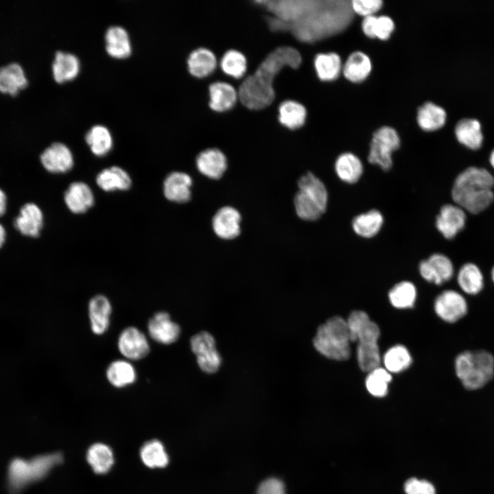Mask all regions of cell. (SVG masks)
<instances>
[{"label": "cell", "mask_w": 494, "mask_h": 494, "mask_svg": "<svg viewBox=\"0 0 494 494\" xmlns=\"http://www.w3.org/2000/svg\"><path fill=\"white\" fill-rule=\"evenodd\" d=\"M335 169L342 181L352 184L356 183L363 173V165L360 158L351 152L340 154L336 159Z\"/></svg>", "instance_id": "obj_34"}, {"label": "cell", "mask_w": 494, "mask_h": 494, "mask_svg": "<svg viewBox=\"0 0 494 494\" xmlns=\"http://www.w3.org/2000/svg\"><path fill=\"white\" fill-rule=\"evenodd\" d=\"M314 65L318 78L322 81L336 79L341 70V60L335 53L318 54L314 60Z\"/></svg>", "instance_id": "obj_40"}, {"label": "cell", "mask_w": 494, "mask_h": 494, "mask_svg": "<svg viewBox=\"0 0 494 494\" xmlns=\"http://www.w3.org/2000/svg\"><path fill=\"white\" fill-rule=\"evenodd\" d=\"M112 306L104 295L93 296L89 303V316L92 331L96 335L104 333L110 325Z\"/></svg>", "instance_id": "obj_25"}, {"label": "cell", "mask_w": 494, "mask_h": 494, "mask_svg": "<svg viewBox=\"0 0 494 494\" xmlns=\"http://www.w3.org/2000/svg\"><path fill=\"white\" fill-rule=\"evenodd\" d=\"M491 274L492 281H493V282L494 283V266L493 267V268H492V270H491Z\"/></svg>", "instance_id": "obj_55"}, {"label": "cell", "mask_w": 494, "mask_h": 494, "mask_svg": "<svg viewBox=\"0 0 494 494\" xmlns=\"http://www.w3.org/2000/svg\"><path fill=\"white\" fill-rule=\"evenodd\" d=\"M406 494H436L434 486L428 481L412 478L404 484Z\"/></svg>", "instance_id": "obj_48"}, {"label": "cell", "mask_w": 494, "mask_h": 494, "mask_svg": "<svg viewBox=\"0 0 494 494\" xmlns=\"http://www.w3.org/2000/svg\"><path fill=\"white\" fill-rule=\"evenodd\" d=\"M399 145L400 139L396 130L388 126L381 127L373 134L368 160L387 171L392 165V153Z\"/></svg>", "instance_id": "obj_7"}, {"label": "cell", "mask_w": 494, "mask_h": 494, "mask_svg": "<svg viewBox=\"0 0 494 494\" xmlns=\"http://www.w3.org/2000/svg\"><path fill=\"white\" fill-rule=\"evenodd\" d=\"M148 329L150 336L154 341L170 344L175 342L180 334V328L172 321L165 311L156 312L148 321Z\"/></svg>", "instance_id": "obj_18"}, {"label": "cell", "mask_w": 494, "mask_h": 494, "mask_svg": "<svg viewBox=\"0 0 494 494\" xmlns=\"http://www.w3.org/2000/svg\"><path fill=\"white\" fill-rule=\"evenodd\" d=\"M419 272L426 281L441 285L452 278L454 269L451 261L447 256L435 253L420 263Z\"/></svg>", "instance_id": "obj_14"}, {"label": "cell", "mask_w": 494, "mask_h": 494, "mask_svg": "<svg viewBox=\"0 0 494 494\" xmlns=\"http://www.w3.org/2000/svg\"><path fill=\"white\" fill-rule=\"evenodd\" d=\"M106 377L112 386L120 388L132 384L136 381L137 373L131 363L118 360L109 364Z\"/></svg>", "instance_id": "obj_35"}, {"label": "cell", "mask_w": 494, "mask_h": 494, "mask_svg": "<svg viewBox=\"0 0 494 494\" xmlns=\"http://www.w3.org/2000/svg\"><path fill=\"white\" fill-rule=\"evenodd\" d=\"M350 342L346 321L340 316L330 318L322 324L313 340L317 351L327 358L338 361L350 357Z\"/></svg>", "instance_id": "obj_5"}, {"label": "cell", "mask_w": 494, "mask_h": 494, "mask_svg": "<svg viewBox=\"0 0 494 494\" xmlns=\"http://www.w3.org/2000/svg\"><path fill=\"white\" fill-rule=\"evenodd\" d=\"M218 67L226 76L239 80L247 73L248 62L246 56L236 49H228L218 60Z\"/></svg>", "instance_id": "obj_32"}, {"label": "cell", "mask_w": 494, "mask_h": 494, "mask_svg": "<svg viewBox=\"0 0 494 494\" xmlns=\"http://www.w3.org/2000/svg\"><path fill=\"white\" fill-rule=\"evenodd\" d=\"M465 211L457 204L443 205L436 219V226L443 236L453 239L465 226Z\"/></svg>", "instance_id": "obj_16"}, {"label": "cell", "mask_w": 494, "mask_h": 494, "mask_svg": "<svg viewBox=\"0 0 494 494\" xmlns=\"http://www.w3.org/2000/svg\"><path fill=\"white\" fill-rule=\"evenodd\" d=\"M384 364L389 373H399L408 368L412 363L408 350L403 345L390 348L384 355Z\"/></svg>", "instance_id": "obj_43"}, {"label": "cell", "mask_w": 494, "mask_h": 494, "mask_svg": "<svg viewBox=\"0 0 494 494\" xmlns=\"http://www.w3.org/2000/svg\"><path fill=\"white\" fill-rule=\"evenodd\" d=\"M307 110L301 102L293 99H285L278 106V121L284 128L290 130L301 129L307 121Z\"/></svg>", "instance_id": "obj_24"}, {"label": "cell", "mask_w": 494, "mask_h": 494, "mask_svg": "<svg viewBox=\"0 0 494 494\" xmlns=\"http://www.w3.org/2000/svg\"><path fill=\"white\" fill-rule=\"evenodd\" d=\"M44 168L54 174H63L70 171L74 164L70 149L64 143L56 142L47 148L40 154Z\"/></svg>", "instance_id": "obj_15"}, {"label": "cell", "mask_w": 494, "mask_h": 494, "mask_svg": "<svg viewBox=\"0 0 494 494\" xmlns=\"http://www.w3.org/2000/svg\"><path fill=\"white\" fill-rule=\"evenodd\" d=\"M489 162L491 165L494 168V149L491 152L490 156H489Z\"/></svg>", "instance_id": "obj_54"}, {"label": "cell", "mask_w": 494, "mask_h": 494, "mask_svg": "<svg viewBox=\"0 0 494 494\" xmlns=\"http://www.w3.org/2000/svg\"><path fill=\"white\" fill-rule=\"evenodd\" d=\"M370 71V60L368 56L361 51L352 53L343 67L344 77L353 82H360L365 80Z\"/></svg>", "instance_id": "obj_37"}, {"label": "cell", "mask_w": 494, "mask_h": 494, "mask_svg": "<svg viewBox=\"0 0 494 494\" xmlns=\"http://www.w3.org/2000/svg\"><path fill=\"white\" fill-rule=\"evenodd\" d=\"M5 239V230L2 224H0V248L3 244Z\"/></svg>", "instance_id": "obj_53"}, {"label": "cell", "mask_w": 494, "mask_h": 494, "mask_svg": "<svg viewBox=\"0 0 494 494\" xmlns=\"http://www.w3.org/2000/svg\"><path fill=\"white\" fill-rule=\"evenodd\" d=\"M303 60L301 51L290 45H282L270 52L255 70L239 80L238 101L250 110L270 106L275 99L274 84L277 75L287 67L296 69Z\"/></svg>", "instance_id": "obj_1"}, {"label": "cell", "mask_w": 494, "mask_h": 494, "mask_svg": "<svg viewBox=\"0 0 494 494\" xmlns=\"http://www.w3.org/2000/svg\"><path fill=\"white\" fill-rule=\"evenodd\" d=\"M242 216L239 211L231 207L224 206L214 214L211 225L215 234L220 239L231 240L241 233Z\"/></svg>", "instance_id": "obj_12"}, {"label": "cell", "mask_w": 494, "mask_h": 494, "mask_svg": "<svg viewBox=\"0 0 494 494\" xmlns=\"http://www.w3.org/2000/svg\"><path fill=\"white\" fill-rule=\"evenodd\" d=\"M388 297L390 303L396 308L405 309L413 307L416 298V290L413 283L402 281L396 284L389 292Z\"/></svg>", "instance_id": "obj_42"}, {"label": "cell", "mask_w": 494, "mask_h": 494, "mask_svg": "<svg viewBox=\"0 0 494 494\" xmlns=\"http://www.w3.org/2000/svg\"><path fill=\"white\" fill-rule=\"evenodd\" d=\"M391 380L390 373L386 368L379 366L368 372L365 385L367 390L373 396L383 397L388 392V386Z\"/></svg>", "instance_id": "obj_45"}, {"label": "cell", "mask_w": 494, "mask_h": 494, "mask_svg": "<svg viewBox=\"0 0 494 494\" xmlns=\"http://www.w3.org/2000/svg\"><path fill=\"white\" fill-rule=\"evenodd\" d=\"M383 223L382 214L376 209H372L355 217L352 221V227L358 235L370 238L378 233Z\"/></svg>", "instance_id": "obj_36"}, {"label": "cell", "mask_w": 494, "mask_h": 494, "mask_svg": "<svg viewBox=\"0 0 494 494\" xmlns=\"http://www.w3.org/2000/svg\"><path fill=\"white\" fill-rule=\"evenodd\" d=\"M346 323L350 340L357 343V349L379 348L377 344L380 335L379 327L370 320L366 312L360 310L352 311Z\"/></svg>", "instance_id": "obj_8"}, {"label": "cell", "mask_w": 494, "mask_h": 494, "mask_svg": "<svg viewBox=\"0 0 494 494\" xmlns=\"http://www.w3.org/2000/svg\"><path fill=\"white\" fill-rule=\"evenodd\" d=\"M196 165L203 176L212 180H218L227 169L228 161L220 148H207L198 154Z\"/></svg>", "instance_id": "obj_17"}, {"label": "cell", "mask_w": 494, "mask_h": 494, "mask_svg": "<svg viewBox=\"0 0 494 494\" xmlns=\"http://www.w3.org/2000/svg\"><path fill=\"white\" fill-rule=\"evenodd\" d=\"M80 64L74 54L57 51L52 63V74L58 83H63L75 78L80 72Z\"/></svg>", "instance_id": "obj_28"}, {"label": "cell", "mask_w": 494, "mask_h": 494, "mask_svg": "<svg viewBox=\"0 0 494 494\" xmlns=\"http://www.w3.org/2000/svg\"><path fill=\"white\" fill-rule=\"evenodd\" d=\"M455 371L466 389H480L494 376V357L485 350L464 351L456 357Z\"/></svg>", "instance_id": "obj_4"}, {"label": "cell", "mask_w": 494, "mask_h": 494, "mask_svg": "<svg viewBox=\"0 0 494 494\" xmlns=\"http://www.w3.org/2000/svg\"><path fill=\"white\" fill-rule=\"evenodd\" d=\"M117 346L120 353L131 360H141L150 351L145 336L134 327H129L122 331L118 338Z\"/></svg>", "instance_id": "obj_13"}, {"label": "cell", "mask_w": 494, "mask_h": 494, "mask_svg": "<svg viewBox=\"0 0 494 494\" xmlns=\"http://www.w3.org/2000/svg\"><path fill=\"white\" fill-rule=\"evenodd\" d=\"M64 200L69 210L75 214H82L93 207L95 198L91 187L84 182L71 183L64 194Z\"/></svg>", "instance_id": "obj_22"}, {"label": "cell", "mask_w": 494, "mask_h": 494, "mask_svg": "<svg viewBox=\"0 0 494 494\" xmlns=\"http://www.w3.org/2000/svg\"><path fill=\"white\" fill-rule=\"evenodd\" d=\"M97 186L104 191H126L132 185L128 173L119 166L102 169L96 176Z\"/></svg>", "instance_id": "obj_27"}, {"label": "cell", "mask_w": 494, "mask_h": 494, "mask_svg": "<svg viewBox=\"0 0 494 494\" xmlns=\"http://www.w3.org/2000/svg\"><path fill=\"white\" fill-rule=\"evenodd\" d=\"M257 1L268 13L291 24L304 16L316 1V0Z\"/></svg>", "instance_id": "obj_10"}, {"label": "cell", "mask_w": 494, "mask_h": 494, "mask_svg": "<svg viewBox=\"0 0 494 494\" xmlns=\"http://www.w3.org/2000/svg\"><path fill=\"white\" fill-rule=\"evenodd\" d=\"M446 120V113L439 106L426 102L418 110L417 121L419 126L425 131H434L443 126Z\"/></svg>", "instance_id": "obj_39"}, {"label": "cell", "mask_w": 494, "mask_h": 494, "mask_svg": "<svg viewBox=\"0 0 494 494\" xmlns=\"http://www.w3.org/2000/svg\"><path fill=\"white\" fill-rule=\"evenodd\" d=\"M27 85V80L20 64L10 63L0 68V91L15 95Z\"/></svg>", "instance_id": "obj_29"}, {"label": "cell", "mask_w": 494, "mask_h": 494, "mask_svg": "<svg viewBox=\"0 0 494 494\" xmlns=\"http://www.w3.org/2000/svg\"><path fill=\"white\" fill-rule=\"evenodd\" d=\"M140 454L144 464L151 468L164 467L169 462L168 456L163 445L156 440H152L144 444Z\"/></svg>", "instance_id": "obj_44"}, {"label": "cell", "mask_w": 494, "mask_h": 494, "mask_svg": "<svg viewBox=\"0 0 494 494\" xmlns=\"http://www.w3.org/2000/svg\"><path fill=\"white\" fill-rule=\"evenodd\" d=\"M6 210V196L0 189V216L3 215Z\"/></svg>", "instance_id": "obj_52"}, {"label": "cell", "mask_w": 494, "mask_h": 494, "mask_svg": "<svg viewBox=\"0 0 494 494\" xmlns=\"http://www.w3.org/2000/svg\"><path fill=\"white\" fill-rule=\"evenodd\" d=\"M298 191L305 193L325 211L328 202L327 190L324 183L313 173L307 172L297 182Z\"/></svg>", "instance_id": "obj_31"}, {"label": "cell", "mask_w": 494, "mask_h": 494, "mask_svg": "<svg viewBox=\"0 0 494 494\" xmlns=\"http://www.w3.org/2000/svg\"><path fill=\"white\" fill-rule=\"evenodd\" d=\"M14 224L21 234L38 237L43 226V212L36 204L27 203L21 208Z\"/></svg>", "instance_id": "obj_23"}, {"label": "cell", "mask_w": 494, "mask_h": 494, "mask_svg": "<svg viewBox=\"0 0 494 494\" xmlns=\"http://www.w3.org/2000/svg\"><path fill=\"white\" fill-rule=\"evenodd\" d=\"M191 177L183 172H172L165 178L163 185L166 199L176 203H185L191 198Z\"/></svg>", "instance_id": "obj_21"}, {"label": "cell", "mask_w": 494, "mask_h": 494, "mask_svg": "<svg viewBox=\"0 0 494 494\" xmlns=\"http://www.w3.org/2000/svg\"><path fill=\"white\" fill-rule=\"evenodd\" d=\"M494 177L486 169L469 167L456 177L451 189L456 204L464 211L478 214L494 200Z\"/></svg>", "instance_id": "obj_3"}, {"label": "cell", "mask_w": 494, "mask_h": 494, "mask_svg": "<svg viewBox=\"0 0 494 494\" xmlns=\"http://www.w3.org/2000/svg\"><path fill=\"white\" fill-rule=\"evenodd\" d=\"M188 73L197 79L211 76L218 67V60L215 54L204 47H198L191 51L186 59Z\"/></svg>", "instance_id": "obj_19"}, {"label": "cell", "mask_w": 494, "mask_h": 494, "mask_svg": "<svg viewBox=\"0 0 494 494\" xmlns=\"http://www.w3.org/2000/svg\"><path fill=\"white\" fill-rule=\"evenodd\" d=\"M460 288L465 294L476 295L484 287V276L479 267L473 263H464L457 274Z\"/></svg>", "instance_id": "obj_33"}, {"label": "cell", "mask_w": 494, "mask_h": 494, "mask_svg": "<svg viewBox=\"0 0 494 494\" xmlns=\"http://www.w3.org/2000/svg\"><path fill=\"white\" fill-rule=\"evenodd\" d=\"M294 205L297 216L305 221L317 220L325 212L314 201L300 191H298L294 196Z\"/></svg>", "instance_id": "obj_46"}, {"label": "cell", "mask_w": 494, "mask_h": 494, "mask_svg": "<svg viewBox=\"0 0 494 494\" xmlns=\"http://www.w3.org/2000/svg\"><path fill=\"white\" fill-rule=\"evenodd\" d=\"M434 311L445 322L454 323L462 319L468 312L465 298L458 292L447 290L435 299Z\"/></svg>", "instance_id": "obj_11"}, {"label": "cell", "mask_w": 494, "mask_h": 494, "mask_svg": "<svg viewBox=\"0 0 494 494\" xmlns=\"http://www.w3.org/2000/svg\"><path fill=\"white\" fill-rule=\"evenodd\" d=\"M209 106L216 113L228 111L238 102L237 89L225 81L211 82L209 86Z\"/></svg>", "instance_id": "obj_20"}, {"label": "cell", "mask_w": 494, "mask_h": 494, "mask_svg": "<svg viewBox=\"0 0 494 494\" xmlns=\"http://www.w3.org/2000/svg\"><path fill=\"white\" fill-rule=\"evenodd\" d=\"M190 346L202 371L209 374L217 371L222 364V357L211 334L207 331L199 332L191 337Z\"/></svg>", "instance_id": "obj_9"}, {"label": "cell", "mask_w": 494, "mask_h": 494, "mask_svg": "<svg viewBox=\"0 0 494 494\" xmlns=\"http://www.w3.org/2000/svg\"><path fill=\"white\" fill-rule=\"evenodd\" d=\"M381 0H353L351 1L353 11L359 15L368 16L374 15L381 8Z\"/></svg>", "instance_id": "obj_47"}, {"label": "cell", "mask_w": 494, "mask_h": 494, "mask_svg": "<svg viewBox=\"0 0 494 494\" xmlns=\"http://www.w3.org/2000/svg\"><path fill=\"white\" fill-rule=\"evenodd\" d=\"M394 28V22L390 17L387 16L376 17L373 29L374 38L386 40L390 36Z\"/></svg>", "instance_id": "obj_49"}, {"label": "cell", "mask_w": 494, "mask_h": 494, "mask_svg": "<svg viewBox=\"0 0 494 494\" xmlns=\"http://www.w3.org/2000/svg\"><path fill=\"white\" fill-rule=\"evenodd\" d=\"M62 461L60 454L39 456L32 460H16L8 469V485L12 491L21 490L27 484L43 478Z\"/></svg>", "instance_id": "obj_6"}, {"label": "cell", "mask_w": 494, "mask_h": 494, "mask_svg": "<svg viewBox=\"0 0 494 494\" xmlns=\"http://www.w3.org/2000/svg\"><path fill=\"white\" fill-rule=\"evenodd\" d=\"M353 13L351 1L316 0L304 16L291 24L290 34L298 42L314 43L345 29Z\"/></svg>", "instance_id": "obj_2"}, {"label": "cell", "mask_w": 494, "mask_h": 494, "mask_svg": "<svg viewBox=\"0 0 494 494\" xmlns=\"http://www.w3.org/2000/svg\"><path fill=\"white\" fill-rule=\"evenodd\" d=\"M256 494H285V487L281 480L270 478L259 485Z\"/></svg>", "instance_id": "obj_50"}, {"label": "cell", "mask_w": 494, "mask_h": 494, "mask_svg": "<svg viewBox=\"0 0 494 494\" xmlns=\"http://www.w3.org/2000/svg\"><path fill=\"white\" fill-rule=\"evenodd\" d=\"M376 17L375 15L365 16L362 23L364 33L372 38H374L373 29Z\"/></svg>", "instance_id": "obj_51"}, {"label": "cell", "mask_w": 494, "mask_h": 494, "mask_svg": "<svg viewBox=\"0 0 494 494\" xmlns=\"http://www.w3.org/2000/svg\"><path fill=\"white\" fill-rule=\"evenodd\" d=\"M455 134L458 141L469 149L478 150L482 145L481 124L477 119L460 120L456 126Z\"/></svg>", "instance_id": "obj_30"}, {"label": "cell", "mask_w": 494, "mask_h": 494, "mask_svg": "<svg viewBox=\"0 0 494 494\" xmlns=\"http://www.w3.org/2000/svg\"><path fill=\"white\" fill-rule=\"evenodd\" d=\"M105 47L108 54L117 59H123L131 54L132 46L127 31L121 26H111L105 34Z\"/></svg>", "instance_id": "obj_26"}, {"label": "cell", "mask_w": 494, "mask_h": 494, "mask_svg": "<svg viewBox=\"0 0 494 494\" xmlns=\"http://www.w3.org/2000/svg\"><path fill=\"white\" fill-rule=\"evenodd\" d=\"M87 460L93 471L99 474L108 472L114 462L111 449L102 443L94 444L89 449Z\"/></svg>", "instance_id": "obj_41"}, {"label": "cell", "mask_w": 494, "mask_h": 494, "mask_svg": "<svg viewBox=\"0 0 494 494\" xmlns=\"http://www.w3.org/2000/svg\"><path fill=\"white\" fill-rule=\"evenodd\" d=\"M85 141L92 153L102 157L113 148V137L109 130L102 125L93 126L86 134Z\"/></svg>", "instance_id": "obj_38"}]
</instances>
